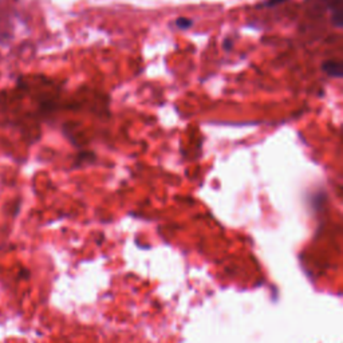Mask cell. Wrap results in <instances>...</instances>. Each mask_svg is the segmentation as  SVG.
Wrapping results in <instances>:
<instances>
[{"instance_id": "obj_4", "label": "cell", "mask_w": 343, "mask_h": 343, "mask_svg": "<svg viewBox=\"0 0 343 343\" xmlns=\"http://www.w3.org/2000/svg\"><path fill=\"white\" fill-rule=\"evenodd\" d=\"M283 2H286V0H267L266 4L270 6V7H272V6H276V4H279V3H283Z\"/></svg>"}, {"instance_id": "obj_1", "label": "cell", "mask_w": 343, "mask_h": 343, "mask_svg": "<svg viewBox=\"0 0 343 343\" xmlns=\"http://www.w3.org/2000/svg\"><path fill=\"white\" fill-rule=\"evenodd\" d=\"M322 69L330 76H334V78L342 76V63L338 61H326L322 65Z\"/></svg>"}, {"instance_id": "obj_3", "label": "cell", "mask_w": 343, "mask_h": 343, "mask_svg": "<svg viewBox=\"0 0 343 343\" xmlns=\"http://www.w3.org/2000/svg\"><path fill=\"white\" fill-rule=\"evenodd\" d=\"M176 24H177L180 28H188V27L192 26V20L187 19V18H180V19H177Z\"/></svg>"}, {"instance_id": "obj_2", "label": "cell", "mask_w": 343, "mask_h": 343, "mask_svg": "<svg viewBox=\"0 0 343 343\" xmlns=\"http://www.w3.org/2000/svg\"><path fill=\"white\" fill-rule=\"evenodd\" d=\"M332 19L336 27H342V6H340V0H335V3L332 4Z\"/></svg>"}]
</instances>
